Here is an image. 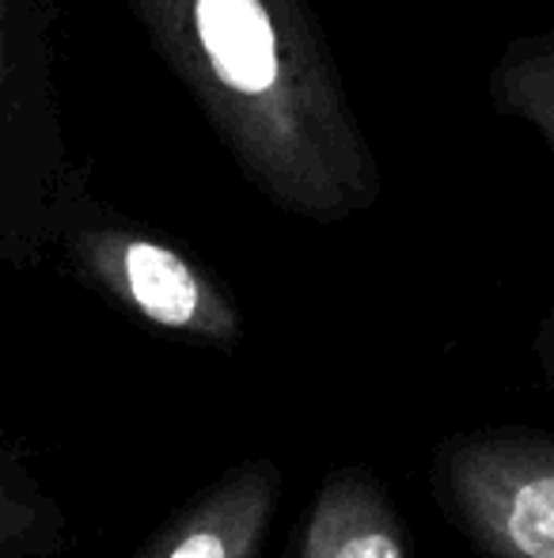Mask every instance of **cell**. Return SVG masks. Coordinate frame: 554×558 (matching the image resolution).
<instances>
[{
  "label": "cell",
  "instance_id": "1",
  "mask_svg": "<svg viewBox=\"0 0 554 558\" xmlns=\"http://www.w3.org/2000/svg\"><path fill=\"white\" fill-rule=\"evenodd\" d=\"M236 168L274 206L334 225L377 206L380 168L304 0H130Z\"/></svg>",
  "mask_w": 554,
  "mask_h": 558
},
{
  "label": "cell",
  "instance_id": "2",
  "mask_svg": "<svg viewBox=\"0 0 554 558\" xmlns=\"http://www.w3.org/2000/svg\"><path fill=\"white\" fill-rule=\"evenodd\" d=\"M61 247L73 274L140 324L213 350L244 342V312L232 293L175 243L91 202L61 214Z\"/></svg>",
  "mask_w": 554,
  "mask_h": 558
},
{
  "label": "cell",
  "instance_id": "3",
  "mask_svg": "<svg viewBox=\"0 0 554 558\" xmlns=\"http://www.w3.org/2000/svg\"><path fill=\"white\" fill-rule=\"evenodd\" d=\"M429 490L482 558H554V434L487 426L444 437Z\"/></svg>",
  "mask_w": 554,
  "mask_h": 558
},
{
  "label": "cell",
  "instance_id": "4",
  "mask_svg": "<svg viewBox=\"0 0 554 558\" xmlns=\"http://www.w3.org/2000/svg\"><path fill=\"white\" fill-rule=\"evenodd\" d=\"M285 475L274 460H236L175 509L134 558H262Z\"/></svg>",
  "mask_w": 554,
  "mask_h": 558
},
{
  "label": "cell",
  "instance_id": "5",
  "mask_svg": "<svg viewBox=\"0 0 554 558\" xmlns=\"http://www.w3.org/2000/svg\"><path fill=\"white\" fill-rule=\"evenodd\" d=\"M285 558H415V544L384 478L342 463L316 486Z\"/></svg>",
  "mask_w": 554,
  "mask_h": 558
},
{
  "label": "cell",
  "instance_id": "6",
  "mask_svg": "<svg viewBox=\"0 0 554 558\" xmlns=\"http://www.w3.org/2000/svg\"><path fill=\"white\" fill-rule=\"evenodd\" d=\"M69 544V513L58 494L0 441V558H58Z\"/></svg>",
  "mask_w": 554,
  "mask_h": 558
},
{
  "label": "cell",
  "instance_id": "7",
  "mask_svg": "<svg viewBox=\"0 0 554 558\" xmlns=\"http://www.w3.org/2000/svg\"><path fill=\"white\" fill-rule=\"evenodd\" d=\"M490 99L502 114L535 125L551 148L554 183V27L513 38L490 69Z\"/></svg>",
  "mask_w": 554,
  "mask_h": 558
},
{
  "label": "cell",
  "instance_id": "8",
  "mask_svg": "<svg viewBox=\"0 0 554 558\" xmlns=\"http://www.w3.org/2000/svg\"><path fill=\"white\" fill-rule=\"evenodd\" d=\"M12 84H15V20H12V0H0V122H4Z\"/></svg>",
  "mask_w": 554,
  "mask_h": 558
},
{
  "label": "cell",
  "instance_id": "9",
  "mask_svg": "<svg viewBox=\"0 0 554 558\" xmlns=\"http://www.w3.org/2000/svg\"><path fill=\"white\" fill-rule=\"evenodd\" d=\"M532 357H535V365H540L543 384L554 391V304H551V312L540 319V327H535V335H532Z\"/></svg>",
  "mask_w": 554,
  "mask_h": 558
}]
</instances>
